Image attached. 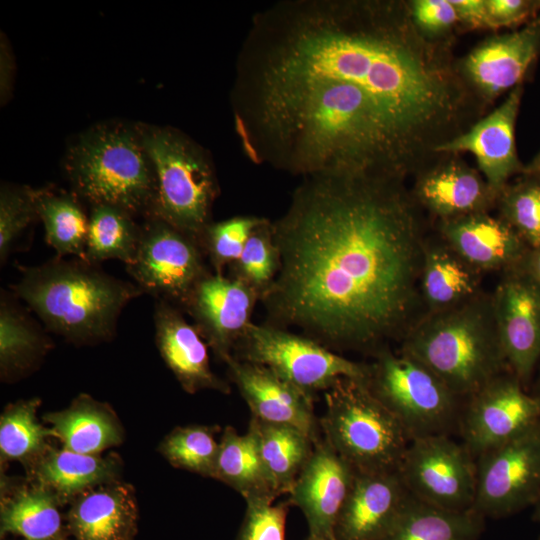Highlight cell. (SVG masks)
<instances>
[{
  "label": "cell",
  "instance_id": "6da1fadb",
  "mask_svg": "<svg viewBox=\"0 0 540 540\" xmlns=\"http://www.w3.org/2000/svg\"><path fill=\"white\" fill-rule=\"evenodd\" d=\"M272 223L280 269L261 299L265 323L336 352L374 354L424 314L426 236L401 177H304Z\"/></svg>",
  "mask_w": 540,
  "mask_h": 540
},
{
  "label": "cell",
  "instance_id": "7a4b0ae2",
  "mask_svg": "<svg viewBox=\"0 0 540 540\" xmlns=\"http://www.w3.org/2000/svg\"><path fill=\"white\" fill-rule=\"evenodd\" d=\"M241 49L311 65L367 90L413 144L447 123L457 95L413 41L401 4L283 0L256 13Z\"/></svg>",
  "mask_w": 540,
  "mask_h": 540
},
{
  "label": "cell",
  "instance_id": "3957f363",
  "mask_svg": "<svg viewBox=\"0 0 540 540\" xmlns=\"http://www.w3.org/2000/svg\"><path fill=\"white\" fill-rule=\"evenodd\" d=\"M400 343L399 352L426 366L460 399L510 371L492 297L484 292L450 309L424 313Z\"/></svg>",
  "mask_w": 540,
  "mask_h": 540
},
{
  "label": "cell",
  "instance_id": "277c9868",
  "mask_svg": "<svg viewBox=\"0 0 540 540\" xmlns=\"http://www.w3.org/2000/svg\"><path fill=\"white\" fill-rule=\"evenodd\" d=\"M13 289L50 330L76 342L108 338L125 305L143 293L92 263L62 257L22 268Z\"/></svg>",
  "mask_w": 540,
  "mask_h": 540
},
{
  "label": "cell",
  "instance_id": "5b68a950",
  "mask_svg": "<svg viewBox=\"0 0 540 540\" xmlns=\"http://www.w3.org/2000/svg\"><path fill=\"white\" fill-rule=\"evenodd\" d=\"M65 170L73 193L93 205L118 207L149 216L156 178L140 124H97L71 144Z\"/></svg>",
  "mask_w": 540,
  "mask_h": 540
},
{
  "label": "cell",
  "instance_id": "8992f818",
  "mask_svg": "<svg viewBox=\"0 0 540 540\" xmlns=\"http://www.w3.org/2000/svg\"><path fill=\"white\" fill-rule=\"evenodd\" d=\"M140 129L156 178L150 215L194 237L201 244L202 235L212 222V208L219 195L210 155L196 141L175 128L140 124Z\"/></svg>",
  "mask_w": 540,
  "mask_h": 540
},
{
  "label": "cell",
  "instance_id": "52a82bcc",
  "mask_svg": "<svg viewBox=\"0 0 540 540\" xmlns=\"http://www.w3.org/2000/svg\"><path fill=\"white\" fill-rule=\"evenodd\" d=\"M323 438L356 472L397 471L410 442L367 380L340 378L324 392Z\"/></svg>",
  "mask_w": 540,
  "mask_h": 540
},
{
  "label": "cell",
  "instance_id": "ba28073f",
  "mask_svg": "<svg viewBox=\"0 0 540 540\" xmlns=\"http://www.w3.org/2000/svg\"><path fill=\"white\" fill-rule=\"evenodd\" d=\"M374 358L368 387L397 418L410 441L447 434L459 421L460 398L426 366L389 347L378 350Z\"/></svg>",
  "mask_w": 540,
  "mask_h": 540
},
{
  "label": "cell",
  "instance_id": "9c48e42d",
  "mask_svg": "<svg viewBox=\"0 0 540 540\" xmlns=\"http://www.w3.org/2000/svg\"><path fill=\"white\" fill-rule=\"evenodd\" d=\"M233 356L267 367L307 395L325 392L340 378L367 380L369 364L350 360L317 341L267 323H252Z\"/></svg>",
  "mask_w": 540,
  "mask_h": 540
},
{
  "label": "cell",
  "instance_id": "30bf717a",
  "mask_svg": "<svg viewBox=\"0 0 540 540\" xmlns=\"http://www.w3.org/2000/svg\"><path fill=\"white\" fill-rule=\"evenodd\" d=\"M205 260L197 239L150 215L126 268L143 292L183 308L196 285L212 272Z\"/></svg>",
  "mask_w": 540,
  "mask_h": 540
},
{
  "label": "cell",
  "instance_id": "8fae6325",
  "mask_svg": "<svg viewBox=\"0 0 540 540\" xmlns=\"http://www.w3.org/2000/svg\"><path fill=\"white\" fill-rule=\"evenodd\" d=\"M398 472L409 493L426 503L453 511L473 508L475 457L448 434L412 439Z\"/></svg>",
  "mask_w": 540,
  "mask_h": 540
},
{
  "label": "cell",
  "instance_id": "7c38bea8",
  "mask_svg": "<svg viewBox=\"0 0 540 540\" xmlns=\"http://www.w3.org/2000/svg\"><path fill=\"white\" fill-rule=\"evenodd\" d=\"M473 509L500 518L540 500V421L477 457Z\"/></svg>",
  "mask_w": 540,
  "mask_h": 540
},
{
  "label": "cell",
  "instance_id": "4fadbf2b",
  "mask_svg": "<svg viewBox=\"0 0 540 540\" xmlns=\"http://www.w3.org/2000/svg\"><path fill=\"white\" fill-rule=\"evenodd\" d=\"M540 421V397L529 395L510 371L503 372L467 398L460 412L463 444L476 458Z\"/></svg>",
  "mask_w": 540,
  "mask_h": 540
},
{
  "label": "cell",
  "instance_id": "5bb4252c",
  "mask_svg": "<svg viewBox=\"0 0 540 540\" xmlns=\"http://www.w3.org/2000/svg\"><path fill=\"white\" fill-rule=\"evenodd\" d=\"M491 297L508 368L525 386L540 359V287L517 268L503 273Z\"/></svg>",
  "mask_w": 540,
  "mask_h": 540
},
{
  "label": "cell",
  "instance_id": "9a60e30c",
  "mask_svg": "<svg viewBox=\"0 0 540 540\" xmlns=\"http://www.w3.org/2000/svg\"><path fill=\"white\" fill-rule=\"evenodd\" d=\"M259 295L239 279L213 271L194 288L184 309L195 327L224 361L252 324V315Z\"/></svg>",
  "mask_w": 540,
  "mask_h": 540
},
{
  "label": "cell",
  "instance_id": "2e32d148",
  "mask_svg": "<svg viewBox=\"0 0 540 540\" xmlns=\"http://www.w3.org/2000/svg\"><path fill=\"white\" fill-rule=\"evenodd\" d=\"M355 474L354 468L324 438L315 442L287 500L303 512L309 536L336 540L335 526Z\"/></svg>",
  "mask_w": 540,
  "mask_h": 540
},
{
  "label": "cell",
  "instance_id": "e0dca14e",
  "mask_svg": "<svg viewBox=\"0 0 540 540\" xmlns=\"http://www.w3.org/2000/svg\"><path fill=\"white\" fill-rule=\"evenodd\" d=\"M522 93V85L515 87L496 109L468 131L435 144L433 150L474 155L481 175L499 195L511 177L524 173L525 166L518 158L515 144V125Z\"/></svg>",
  "mask_w": 540,
  "mask_h": 540
},
{
  "label": "cell",
  "instance_id": "ac0fdd59",
  "mask_svg": "<svg viewBox=\"0 0 540 540\" xmlns=\"http://www.w3.org/2000/svg\"><path fill=\"white\" fill-rule=\"evenodd\" d=\"M223 362L231 380L247 403L252 417L261 421L293 426L314 442L320 437L314 398L285 381L265 366L240 360L233 355Z\"/></svg>",
  "mask_w": 540,
  "mask_h": 540
},
{
  "label": "cell",
  "instance_id": "d6986e66",
  "mask_svg": "<svg viewBox=\"0 0 540 540\" xmlns=\"http://www.w3.org/2000/svg\"><path fill=\"white\" fill-rule=\"evenodd\" d=\"M540 53V18L520 30L485 39L464 61V72L481 94L492 99L521 85Z\"/></svg>",
  "mask_w": 540,
  "mask_h": 540
},
{
  "label": "cell",
  "instance_id": "ffe728a7",
  "mask_svg": "<svg viewBox=\"0 0 540 540\" xmlns=\"http://www.w3.org/2000/svg\"><path fill=\"white\" fill-rule=\"evenodd\" d=\"M439 235L482 274L517 269L529 251V247L505 220L488 212L441 221Z\"/></svg>",
  "mask_w": 540,
  "mask_h": 540
},
{
  "label": "cell",
  "instance_id": "44dd1931",
  "mask_svg": "<svg viewBox=\"0 0 540 540\" xmlns=\"http://www.w3.org/2000/svg\"><path fill=\"white\" fill-rule=\"evenodd\" d=\"M409 494L398 470L356 472L335 526V539L378 540L394 521Z\"/></svg>",
  "mask_w": 540,
  "mask_h": 540
},
{
  "label": "cell",
  "instance_id": "7402d4cb",
  "mask_svg": "<svg viewBox=\"0 0 540 540\" xmlns=\"http://www.w3.org/2000/svg\"><path fill=\"white\" fill-rule=\"evenodd\" d=\"M155 339L166 365L188 393L210 389L229 394L231 388L211 369L208 344L180 308L158 299L154 313Z\"/></svg>",
  "mask_w": 540,
  "mask_h": 540
},
{
  "label": "cell",
  "instance_id": "603a6c76",
  "mask_svg": "<svg viewBox=\"0 0 540 540\" xmlns=\"http://www.w3.org/2000/svg\"><path fill=\"white\" fill-rule=\"evenodd\" d=\"M416 201L439 222L488 212L498 193L465 163L449 161L423 172L414 187Z\"/></svg>",
  "mask_w": 540,
  "mask_h": 540
},
{
  "label": "cell",
  "instance_id": "cb8c5ba5",
  "mask_svg": "<svg viewBox=\"0 0 540 540\" xmlns=\"http://www.w3.org/2000/svg\"><path fill=\"white\" fill-rule=\"evenodd\" d=\"M482 273L462 259L438 234L425 238L420 271L424 313L465 303L481 292Z\"/></svg>",
  "mask_w": 540,
  "mask_h": 540
},
{
  "label": "cell",
  "instance_id": "d4e9b609",
  "mask_svg": "<svg viewBox=\"0 0 540 540\" xmlns=\"http://www.w3.org/2000/svg\"><path fill=\"white\" fill-rule=\"evenodd\" d=\"M137 510L128 488L107 486L80 496L68 513L75 540H132Z\"/></svg>",
  "mask_w": 540,
  "mask_h": 540
},
{
  "label": "cell",
  "instance_id": "484cf974",
  "mask_svg": "<svg viewBox=\"0 0 540 540\" xmlns=\"http://www.w3.org/2000/svg\"><path fill=\"white\" fill-rule=\"evenodd\" d=\"M484 518L473 508L447 510L409 494L378 540H477L484 528Z\"/></svg>",
  "mask_w": 540,
  "mask_h": 540
},
{
  "label": "cell",
  "instance_id": "4316f807",
  "mask_svg": "<svg viewBox=\"0 0 540 540\" xmlns=\"http://www.w3.org/2000/svg\"><path fill=\"white\" fill-rule=\"evenodd\" d=\"M219 442L214 479L233 488L245 501H275L280 496L266 470L255 430L250 424L245 434L226 426Z\"/></svg>",
  "mask_w": 540,
  "mask_h": 540
},
{
  "label": "cell",
  "instance_id": "83f0119b",
  "mask_svg": "<svg viewBox=\"0 0 540 540\" xmlns=\"http://www.w3.org/2000/svg\"><path fill=\"white\" fill-rule=\"evenodd\" d=\"M266 470L279 495H288L309 460L315 442L301 430L251 416Z\"/></svg>",
  "mask_w": 540,
  "mask_h": 540
},
{
  "label": "cell",
  "instance_id": "f1b7e54d",
  "mask_svg": "<svg viewBox=\"0 0 540 540\" xmlns=\"http://www.w3.org/2000/svg\"><path fill=\"white\" fill-rule=\"evenodd\" d=\"M53 436L65 449L89 455L117 445L120 429L109 412L87 398L78 399L66 410L45 416Z\"/></svg>",
  "mask_w": 540,
  "mask_h": 540
},
{
  "label": "cell",
  "instance_id": "f546056e",
  "mask_svg": "<svg viewBox=\"0 0 540 540\" xmlns=\"http://www.w3.org/2000/svg\"><path fill=\"white\" fill-rule=\"evenodd\" d=\"M38 219L45 229L46 242L58 257L72 255L85 261L89 215L74 193L50 188L37 189Z\"/></svg>",
  "mask_w": 540,
  "mask_h": 540
},
{
  "label": "cell",
  "instance_id": "4dcf8cb0",
  "mask_svg": "<svg viewBox=\"0 0 540 540\" xmlns=\"http://www.w3.org/2000/svg\"><path fill=\"white\" fill-rule=\"evenodd\" d=\"M49 489H27L1 505V535L12 533L25 540H64L58 498Z\"/></svg>",
  "mask_w": 540,
  "mask_h": 540
},
{
  "label": "cell",
  "instance_id": "1f68e13d",
  "mask_svg": "<svg viewBox=\"0 0 540 540\" xmlns=\"http://www.w3.org/2000/svg\"><path fill=\"white\" fill-rule=\"evenodd\" d=\"M36 472L43 487L61 497H70L111 480L116 473V462L63 448L47 453Z\"/></svg>",
  "mask_w": 540,
  "mask_h": 540
},
{
  "label": "cell",
  "instance_id": "d6a6232c",
  "mask_svg": "<svg viewBox=\"0 0 540 540\" xmlns=\"http://www.w3.org/2000/svg\"><path fill=\"white\" fill-rule=\"evenodd\" d=\"M133 215L110 205H93L89 214L85 261L118 259L130 264L136 254L141 227Z\"/></svg>",
  "mask_w": 540,
  "mask_h": 540
},
{
  "label": "cell",
  "instance_id": "836d02e7",
  "mask_svg": "<svg viewBox=\"0 0 540 540\" xmlns=\"http://www.w3.org/2000/svg\"><path fill=\"white\" fill-rule=\"evenodd\" d=\"M230 275L250 286L261 299L270 289L280 269V254L274 240L273 223L267 219L249 236Z\"/></svg>",
  "mask_w": 540,
  "mask_h": 540
},
{
  "label": "cell",
  "instance_id": "e575fe53",
  "mask_svg": "<svg viewBox=\"0 0 540 540\" xmlns=\"http://www.w3.org/2000/svg\"><path fill=\"white\" fill-rule=\"evenodd\" d=\"M218 428L189 425L174 429L162 442L160 450L173 465L202 476H214L219 443Z\"/></svg>",
  "mask_w": 540,
  "mask_h": 540
},
{
  "label": "cell",
  "instance_id": "d590c367",
  "mask_svg": "<svg viewBox=\"0 0 540 540\" xmlns=\"http://www.w3.org/2000/svg\"><path fill=\"white\" fill-rule=\"evenodd\" d=\"M500 217L525 242L529 249L540 246V174H524L507 184L497 202Z\"/></svg>",
  "mask_w": 540,
  "mask_h": 540
},
{
  "label": "cell",
  "instance_id": "8d00e7d4",
  "mask_svg": "<svg viewBox=\"0 0 540 540\" xmlns=\"http://www.w3.org/2000/svg\"><path fill=\"white\" fill-rule=\"evenodd\" d=\"M37 400L19 402L6 409L0 420V451L4 459H24L39 453L51 429L36 418Z\"/></svg>",
  "mask_w": 540,
  "mask_h": 540
},
{
  "label": "cell",
  "instance_id": "74e56055",
  "mask_svg": "<svg viewBox=\"0 0 540 540\" xmlns=\"http://www.w3.org/2000/svg\"><path fill=\"white\" fill-rule=\"evenodd\" d=\"M265 217L238 215L228 219L211 222L201 238V247L213 272L223 274L240 257L245 244Z\"/></svg>",
  "mask_w": 540,
  "mask_h": 540
},
{
  "label": "cell",
  "instance_id": "f35d334b",
  "mask_svg": "<svg viewBox=\"0 0 540 540\" xmlns=\"http://www.w3.org/2000/svg\"><path fill=\"white\" fill-rule=\"evenodd\" d=\"M43 335L20 310L1 300L0 359L4 369L22 366L42 349Z\"/></svg>",
  "mask_w": 540,
  "mask_h": 540
},
{
  "label": "cell",
  "instance_id": "ab89813d",
  "mask_svg": "<svg viewBox=\"0 0 540 540\" xmlns=\"http://www.w3.org/2000/svg\"><path fill=\"white\" fill-rule=\"evenodd\" d=\"M37 189L23 186L1 187L0 192V259L5 261L12 245L27 226L38 218Z\"/></svg>",
  "mask_w": 540,
  "mask_h": 540
},
{
  "label": "cell",
  "instance_id": "60d3db41",
  "mask_svg": "<svg viewBox=\"0 0 540 540\" xmlns=\"http://www.w3.org/2000/svg\"><path fill=\"white\" fill-rule=\"evenodd\" d=\"M245 502V516L236 540H285L288 501L274 504L269 499H252Z\"/></svg>",
  "mask_w": 540,
  "mask_h": 540
},
{
  "label": "cell",
  "instance_id": "b9f144b4",
  "mask_svg": "<svg viewBox=\"0 0 540 540\" xmlns=\"http://www.w3.org/2000/svg\"><path fill=\"white\" fill-rule=\"evenodd\" d=\"M409 16L416 28L424 34L436 35L446 31L458 21L449 0H416L409 5Z\"/></svg>",
  "mask_w": 540,
  "mask_h": 540
},
{
  "label": "cell",
  "instance_id": "7bdbcfd3",
  "mask_svg": "<svg viewBox=\"0 0 540 540\" xmlns=\"http://www.w3.org/2000/svg\"><path fill=\"white\" fill-rule=\"evenodd\" d=\"M486 6L491 28L514 27L534 20L540 12V1L486 0Z\"/></svg>",
  "mask_w": 540,
  "mask_h": 540
},
{
  "label": "cell",
  "instance_id": "ee69618b",
  "mask_svg": "<svg viewBox=\"0 0 540 540\" xmlns=\"http://www.w3.org/2000/svg\"><path fill=\"white\" fill-rule=\"evenodd\" d=\"M458 21L472 28H491L486 0H449Z\"/></svg>",
  "mask_w": 540,
  "mask_h": 540
},
{
  "label": "cell",
  "instance_id": "f6af8a7d",
  "mask_svg": "<svg viewBox=\"0 0 540 540\" xmlns=\"http://www.w3.org/2000/svg\"><path fill=\"white\" fill-rule=\"evenodd\" d=\"M6 44H1V100H6L12 83V61Z\"/></svg>",
  "mask_w": 540,
  "mask_h": 540
},
{
  "label": "cell",
  "instance_id": "bcb514c9",
  "mask_svg": "<svg viewBox=\"0 0 540 540\" xmlns=\"http://www.w3.org/2000/svg\"><path fill=\"white\" fill-rule=\"evenodd\" d=\"M519 268L540 287V246L529 249Z\"/></svg>",
  "mask_w": 540,
  "mask_h": 540
},
{
  "label": "cell",
  "instance_id": "7dc6e473",
  "mask_svg": "<svg viewBox=\"0 0 540 540\" xmlns=\"http://www.w3.org/2000/svg\"><path fill=\"white\" fill-rule=\"evenodd\" d=\"M523 174H540V150L525 166Z\"/></svg>",
  "mask_w": 540,
  "mask_h": 540
},
{
  "label": "cell",
  "instance_id": "c3c4849f",
  "mask_svg": "<svg viewBox=\"0 0 540 540\" xmlns=\"http://www.w3.org/2000/svg\"><path fill=\"white\" fill-rule=\"evenodd\" d=\"M534 506H535L534 518L540 523V500Z\"/></svg>",
  "mask_w": 540,
  "mask_h": 540
},
{
  "label": "cell",
  "instance_id": "681fc988",
  "mask_svg": "<svg viewBox=\"0 0 540 540\" xmlns=\"http://www.w3.org/2000/svg\"><path fill=\"white\" fill-rule=\"evenodd\" d=\"M307 540H327V539H321V538H315V537L309 536Z\"/></svg>",
  "mask_w": 540,
  "mask_h": 540
},
{
  "label": "cell",
  "instance_id": "f907efd6",
  "mask_svg": "<svg viewBox=\"0 0 540 540\" xmlns=\"http://www.w3.org/2000/svg\"><path fill=\"white\" fill-rule=\"evenodd\" d=\"M538 17L540 18V12H539V15H538Z\"/></svg>",
  "mask_w": 540,
  "mask_h": 540
}]
</instances>
